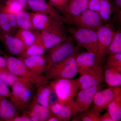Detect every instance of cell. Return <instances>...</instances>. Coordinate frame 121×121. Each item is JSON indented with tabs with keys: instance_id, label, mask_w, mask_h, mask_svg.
I'll return each mask as SVG.
<instances>
[{
	"instance_id": "obj_25",
	"label": "cell",
	"mask_w": 121,
	"mask_h": 121,
	"mask_svg": "<svg viewBox=\"0 0 121 121\" xmlns=\"http://www.w3.org/2000/svg\"><path fill=\"white\" fill-rule=\"evenodd\" d=\"M16 16L19 28L35 31L32 23L30 13L23 9L18 12L16 14Z\"/></svg>"
},
{
	"instance_id": "obj_31",
	"label": "cell",
	"mask_w": 121,
	"mask_h": 121,
	"mask_svg": "<svg viewBox=\"0 0 121 121\" xmlns=\"http://www.w3.org/2000/svg\"><path fill=\"white\" fill-rule=\"evenodd\" d=\"M121 53V31H115L108 49V55Z\"/></svg>"
},
{
	"instance_id": "obj_32",
	"label": "cell",
	"mask_w": 121,
	"mask_h": 121,
	"mask_svg": "<svg viewBox=\"0 0 121 121\" xmlns=\"http://www.w3.org/2000/svg\"><path fill=\"white\" fill-rule=\"evenodd\" d=\"M27 6L13 0H6L4 8L6 13L16 15L18 12L23 10Z\"/></svg>"
},
{
	"instance_id": "obj_20",
	"label": "cell",
	"mask_w": 121,
	"mask_h": 121,
	"mask_svg": "<svg viewBox=\"0 0 121 121\" xmlns=\"http://www.w3.org/2000/svg\"><path fill=\"white\" fill-rule=\"evenodd\" d=\"M6 98L0 95V121H9L19 115L14 104Z\"/></svg>"
},
{
	"instance_id": "obj_6",
	"label": "cell",
	"mask_w": 121,
	"mask_h": 121,
	"mask_svg": "<svg viewBox=\"0 0 121 121\" xmlns=\"http://www.w3.org/2000/svg\"><path fill=\"white\" fill-rule=\"evenodd\" d=\"M71 39L68 37L66 40L48 50L49 53L46 56L47 63L45 72L56 64L67 58L73 53L77 47H75Z\"/></svg>"
},
{
	"instance_id": "obj_16",
	"label": "cell",
	"mask_w": 121,
	"mask_h": 121,
	"mask_svg": "<svg viewBox=\"0 0 121 121\" xmlns=\"http://www.w3.org/2000/svg\"><path fill=\"white\" fill-rule=\"evenodd\" d=\"M100 89L101 86L99 85L88 89L80 90L77 92L75 100L79 106L82 112L89 109L93 102L95 93Z\"/></svg>"
},
{
	"instance_id": "obj_27",
	"label": "cell",
	"mask_w": 121,
	"mask_h": 121,
	"mask_svg": "<svg viewBox=\"0 0 121 121\" xmlns=\"http://www.w3.org/2000/svg\"><path fill=\"white\" fill-rule=\"evenodd\" d=\"M0 30L1 35H9L14 36L15 34V33L11 28L9 23L7 13L4 8V4L1 2H0Z\"/></svg>"
},
{
	"instance_id": "obj_41",
	"label": "cell",
	"mask_w": 121,
	"mask_h": 121,
	"mask_svg": "<svg viewBox=\"0 0 121 121\" xmlns=\"http://www.w3.org/2000/svg\"><path fill=\"white\" fill-rule=\"evenodd\" d=\"M9 121H32L27 115L24 114L21 116H17L12 118Z\"/></svg>"
},
{
	"instance_id": "obj_40",
	"label": "cell",
	"mask_w": 121,
	"mask_h": 121,
	"mask_svg": "<svg viewBox=\"0 0 121 121\" xmlns=\"http://www.w3.org/2000/svg\"><path fill=\"white\" fill-rule=\"evenodd\" d=\"M8 70L7 67V59L5 57L0 55V73L6 70Z\"/></svg>"
},
{
	"instance_id": "obj_34",
	"label": "cell",
	"mask_w": 121,
	"mask_h": 121,
	"mask_svg": "<svg viewBox=\"0 0 121 121\" xmlns=\"http://www.w3.org/2000/svg\"><path fill=\"white\" fill-rule=\"evenodd\" d=\"M0 78L9 86L11 87L16 82L23 78L13 74L8 70L0 72Z\"/></svg>"
},
{
	"instance_id": "obj_8",
	"label": "cell",
	"mask_w": 121,
	"mask_h": 121,
	"mask_svg": "<svg viewBox=\"0 0 121 121\" xmlns=\"http://www.w3.org/2000/svg\"><path fill=\"white\" fill-rule=\"evenodd\" d=\"M71 24L78 27L96 31L105 22L99 13L87 9L79 15L70 19Z\"/></svg>"
},
{
	"instance_id": "obj_26",
	"label": "cell",
	"mask_w": 121,
	"mask_h": 121,
	"mask_svg": "<svg viewBox=\"0 0 121 121\" xmlns=\"http://www.w3.org/2000/svg\"><path fill=\"white\" fill-rule=\"evenodd\" d=\"M113 121H121V92L110 103L107 108Z\"/></svg>"
},
{
	"instance_id": "obj_2",
	"label": "cell",
	"mask_w": 121,
	"mask_h": 121,
	"mask_svg": "<svg viewBox=\"0 0 121 121\" xmlns=\"http://www.w3.org/2000/svg\"><path fill=\"white\" fill-rule=\"evenodd\" d=\"M7 59L8 69L15 75L25 78L32 83L36 87L48 83L49 80L45 75H40L31 70L20 58L4 55Z\"/></svg>"
},
{
	"instance_id": "obj_38",
	"label": "cell",
	"mask_w": 121,
	"mask_h": 121,
	"mask_svg": "<svg viewBox=\"0 0 121 121\" xmlns=\"http://www.w3.org/2000/svg\"><path fill=\"white\" fill-rule=\"evenodd\" d=\"M87 9L99 14L100 0H89Z\"/></svg>"
},
{
	"instance_id": "obj_30",
	"label": "cell",
	"mask_w": 121,
	"mask_h": 121,
	"mask_svg": "<svg viewBox=\"0 0 121 121\" xmlns=\"http://www.w3.org/2000/svg\"><path fill=\"white\" fill-rule=\"evenodd\" d=\"M114 9L111 0H100L99 14L105 22L110 18L113 12Z\"/></svg>"
},
{
	"instance_id": "obj_14",
	"label": "cell",
	"mask_w": 121,
	"mask_h": 121,
	"mask_svg": "<svg viewBox=\"0 0 121 121\" xmlns=\"http://www.w3.org/2000/svg\"><path fill=\"white\" fill-rule=\"evenodd\" d=\"M27 108L28 110L24 114L27 115L32 121H47L53 113L50 108L39 104L35 96Z\"/></svg>"
},
{
	"instance_id": "obj_17",
	"label": "cell",
	"mask_w": 121,
	"mask_h": 121,
	"mask_svg": "<svg viewBox=\"0 0 121 121\" xmlns=\"http://www.w3.org/2000/svg\"><path fill=\"white\" fill-rule=\"evenodd\" d=\"M35 84L29 82L13 104L17 109H25L35 97Z\"/></svg>"
},
{
	"instance_id": "obj_19",
	"label": "cell",
	"mask_w": 121,
	"mask_h": 121,
	"mask_svg": "<svg viewBox=\"0 0 121 121\" xmlns=\"http://www.w3.org/2000/svg\"><path fill=\"white\" fill-rule=\"evenodd\" d=\"M88 1L89 0H69L67 6L62 12L70 20V18L79 15L87 9Z\"/></svg>"
},
{
	"instance_id": "obj_13",
	"label": "cell",
	"mask_w": 121,
	"mask_h": 121,
	"mask_svg": "<svg viewBox=\"0 0 121 121\" xmlns=\"http://www.w3.org/2000/svg\"><path fill=\"white\" fill-rule=\"evenodd\" d=\"M76 63L78 73L81 75L89 73L100 65L97 62L95 54L87 52L78 53L76 57Z\"/></svg>"
},
{
	"instance_id": "obj_43",
	"label": "cell",
	"mask_w": 121,
	"mask_h": 121,
	"mask_svg": "<svg viewBox=\"0 0 121 121\" xmlns=\"http://www.w3.org/2000/svg\"><path fill=\"white\" fill-rule=\"evenodd\" d=\"M47 121H62L58 117L52 113V114L48 118Z\"/></svg>"
},
{
	"instance_id": "obj_24",
	"label": "cell",
	"mask_w": 121,
	"mask_h": 121,
	"mask_svg": "<svg viewBox=\"0 0 121 121\" xmlns=\"http://www.w3.org/2000/svg\"><path fill=\"white\" fill-rule=\"evenodd\" d=\"M104 80L109 87L121 86V71L106 67L104 71Z\"/></svg>"
},
{
	"instance_id": "obj_46",
	"label": "cell",
	"mask_w": 121,
	"mask_h": 121,
	"mask_svg": "<svg viewBox=\"0 0 121 121\" xmlns=\"http://www.w3.org/2000/svg\"><path fill=\"white\" fill-rule=\"evenodd\" d=\"M1 32L0 30V39L1 38Z\"/></svg>"
},
{
	"instance_id": "obj_39",
	"label": "cell",
	"mask_w": 121,
	"mask_h": 121,
	"mask_svg": "<svg viewBox=\"0 0 121 121\" xmlns=\"http://www.w3.org/2000/svg\"><path fill=\"white\" fill-rule=\"evenodd\" d=\"M113 8L117 11L119 19H121V0H113L112 4Z\"/></svg>"
},
{
	"instance_id": "obj_33",
	"label": "cell",
	"mask_w": 121,
	"mask_h": 121,
	"mask_svg": "<svg viewBox=\"0 0 121 121\" xmlns=\"http://www.w3.org/2000/svg\"><path fill=\"white\" fill-rule=\"evenodd\" d=\"M106 67L114 68L121 71V53L109 55Z\"/></svg>"
},
{
	"instance_id": "obj_35",
	"label": "cell",
	"mask_w": 121,
	"mask_h": 121,
	"mask_svg": "<svg viewBox=\"0 0 121 121\" xmlns=\"http://www.w3.org/2000/svg\"><path fill=\"white\" fill-rule=\"evenodd\" d=\"M69 0H49L48 3L58 11L62 12L67 6Z\"/></svg>"
},
{
	"instance_id": "obj_45",
	"label": "cell",
	"mask_w": 121,
	"mask_h": 121,
	"mask_svg": "<svg viewBox=\"0 0 121 121\" xmlns=\"http://www.w3.org/2000/svg\"><path fill=\"white\" fill-rule=\"evenodd\" d=\"M4 55H5V54L2 51L1 48L0 46V55H3L4 56Z\"/></svg>"
},
{
	"instance_id": "obj_1",
	"label": "cell",
	"mask_w": 121,
	"mask_h": 121,
	"mask_svg": "<svg viewBox=\"0 0 121 121\" xmlns=\"http://www.w3.org/2000/svg\"><path fill=\"white\" fill-rule=\"evenodd\" d=\"M77 47L70 56L52 66L45 72V76L48 80L60 78H73L78 73L76 57L78 54Z\"/></svg>"
},
{
	"instance_id": "obj_15",
	"label": "cell",
	"mask_w": 121,
	"mask_h": 121,
	"mask_svg": "<svg viewBox=\"0 0 121 121\" xmlns=\"http://www.w3.org/2000/svg\"><path fill=\"white\" fill-rule=\"evenodd\" d=\"M0 41L11 55L20 57L26 48L23 42L15 36L2 35Z\"/></svg>"
},
{
	"instance_id": "obj_10",
	"label": "cell",
	"mask_w": 121,
	"mask_h": 121,
	"mask_svg": "<svg viewBox=\"0 0 121 121\" xmlns=\"http://www.w3.org/2000/svg\"><path fill=\"white\" fill-rule=\"evenodd\" d=\"M121 92V86L109 87L107 89L99 90L95 93L93 99L94 108L101 112L107 109L108 106L115 98Z\"/></svg>"
},
{
	"instance_id": "obj_9",
	"label": "cell",
	"mask_w": 121,
	"mask_h": 121,
	"mask_svg": "<svg viewBox=\"0 0 121 121\" xmlns=\"http://www.w3.org/2000/svg\"><path fill=\"white\" fill-rule=\"evenodd\" d=\"M27 5L35 12H39L47 15L52 19L63 23L71 24L70 20L60 14L58 10L45 0H28Z\"/></svg>"
},
{
	"instance_id": "obj_22",
	"label": "cell",
	"mask_w": 121,
	"mask_h": 121,
	"mask_svg": "<svg viewBox=\"0 0 121 121\" xmlns=\"http://www.w3.org/2000/svg\"><path fill=\"white\" fill-rule=\"evenodd\" d=\"M33 26L35 30L41 31L49 26L53 19L47 15L39 12L30 13Z\"/></svg>"
},
{
	"instance_id": "obj_4",
	"label": "cell",
	"mask_w": 121,
	"mask_h": 121,
	"mask_svg": "<svg viewBox=\"0 0 121 121\" xmlns=\"http://www.w3.org/2000/svg\"><path fill=\"white\" fill-rule=\"evenodd\" d=\"M40 33L46 50L64 42L68 38L63 23L54 20L50 26L41 31Z\"/></svg>"
},
{
	"instance_id": "obj_11",
	"label": "cell",
	"mask_w": 121,
	"mask_h": 121,
	"mask_svg": "<svg viewBox=\"0 0 121 121\" xmlns=\"http://www.w3.org/2000/svg\"><path fill=\"white\" fill-rule=\"evenodd\" d=\"M50 109L51 112L62 121H70L82 112L79 106L74 99L64 104L57 103L51 106Z\"/></svg>"
},
{
	"instance_id": "obj_28",
	"label": "cell",
	"mask_w": 121,
	"mask_h": 121,
	"mask_svg": "<svg viewBox=\"0 0 121 121\" xmlns=\"http://www.w3.org/2000/svg\"><path fill=\"white\" fill-rule=\"evenodd\" d=\"M99 112L94 107L88 109L85 111L81 112L73 119V121H99L101 115Z\"/></svg>"
},
{
	"instance_id": "obj_23",
	"label": "cell",
	"mask_w": 121,
	"mask_h": 121,
	"mask_svg": "<svg viewBox=\"0 0 121 121\" xmlns=\"http://www.w3.org/2000/svg\"><path fill=\"white\" fill-rule=\"evenodd\" d=\"M35 98L39 104L50 108L49 98L52 90L50 84L41 85L36 87Z\"/></svg>"
},
{
	"instance_id": "obj_12",
	"label": "cell",
	"mask_w": 121,
	"mask_h": 121,
	"mask_svg": "<svg viewBox=\"0 0 121 121\" xmlns=\"http://www.w3.org/2000/svg\"><path fill=\"white\" fill-rule=\"evenodd\" d=\"M75 80L79 90L99 86L104 81V70L99 65L89 73L82 75Z\"/></svg>"
},
{
	"instance_id": "obj_5",
	"label": "cell",
	"mask_w": 121,
	"mask_h": 121,
	"mask_svg": "<svg viewBox=\"0 0 121 121\" xmlns=\"http://www.w3.org/2000/svg\"><path fill=\"white\" fill-rule=\"evenodd\" d=\"M69 31L79 47L84 48L87 52H94L96 56L98 50V35L96 31L72 27L69 28Z\"/></svg>"
},
{
	"instance_id": "obj_42",
	"label": "cell",
	"mask_w": 121,
	"mask_h": 121,
	"mask_svg": "<svg viewBox=\"0 0 121 121\" xmlns=\"http://www.w3.org/2000/svg\"><path fill=\"white\" fill-rule=\"evenodd\" d=\"M99 121H113L112 117L108 112L100 115Z\"/></svg>"
},
{
	"instance_id": "obj_36",
	"label": "cell",
	"mask_w": 121,
	"mask_h": 121,
	"mask_svg": "<svg viewBox=\"0 0 121 121\" xmlns=\"http://www.w3.org/2000/svg\"><path fill=\"white\" fill-rule=\"evenodd\" d=\"M0 95L7 98H10L12 92L9 89V86L0 78Z\"/></svg>"
},
{
	"instance_id": "obj_37",
	"label": "cell",
	"mask_w": 121,
	"mask_h": 121,
	"mask_svg": "<svg viewBox=\"0 0 121 121\" xmlns=\"http://www.w3.org/2000/svg\"><path fill=\"white\" fill-rule=\"evenodd\" d=\"M7 13L9 23L11 28L16 33L17 29L18 28L16 15L12 13Z\"/></svg>"
},
{
	"instance_id": "obj_29",
	"label": "cell",
	"mask_w": 121,
	"mask_h": 121,
	"mask_svg": "<svg viewBox=\"0 0 121 121\" xmlns=\"http://www.w3.org/2000/svg\"><path fill=\"white\" fill-rule=\"evenodd\" d=\"M14 36L23 42L26 49L33 43L36 39L35 35L33 31L22 29L17 30Z\"/></svg>"
},
{
	"instance_id": "obj_7",
	"label": "cell",
	"mask_w": 121,
	"mask_h": 121,
	"mask_svg": "<svg viewBox=\"0 0 121 121\" xmlns=\"http://www.w3.org/2000/svg\"><path fill=\"white\" fill-rule=\"evenodd\" d=\"M98 35L97 62L100 64L107 55L115 32V28L110 24H103L96 30Z\"/></svg>"
},
{
	"instance_id": "obj_18",
	"label": "cell",
	"mask_w": 121,
	"mask_h": 121,
	"mask_svg": "<svg viewBox=\"0 0 121 121\" xmlns=\"http://www.w3.org/2000/svg\"><path fill=\"white\" fill-rule=\"evenodd\" d=\"M19 58L28 68L36 73L42 75L44 72L45 71L47 62L46 56L43 55Z\"/></svg>"
},
{
	"instance_id": "obj_3",
	"label": "cell",
	"mask_w": 121,
	"mask_h": 121,
	"mask_svg": "<svg viewBox=\"0 0 121 121\" xmlns=\"http://www.w3.org/2000/svg\"><path fill=\"white\" fill-rule=\"evenodd\" d=\"M50 85L56 95L58 103L64 104L74 99L78 87L76 81L72 78H60L53 80Z\"/></svg>"
},
{
	"instance_id": "obj_44",
	"label": "cell",
	"mask_w": 121,
	"mask_h": 121,
	"mask_svg": "<svg viewBox=\"0 0 121 121\" xmlns=\"http://www.w3.org/2000/svg\"><path fill=\"white\" fill-rule=\"evenodd\" d=\"M13 0L16 1L21 3L22 4L24 5L27 6V4L28 1V0Z\"/></svg>"
},
{
	"instance_id": "obj_21",
	"label": "cell",
	"mask_w": 121,
	"mask_h": 121,
	"mask_svg": "<svg viewBox=\"0 0 121 121\" xmlns=\"http://www.w3.org/2000/svg\"><path fill=\"white\" fill-rule=\"evenodd\" d=\"M36 39L33 43L26 48L22 54L21 58H27L33 56L42 55L45 52L46 49L42 39L41 33L38 30L34 31Z\"/></svg>"
}]
</instances>
